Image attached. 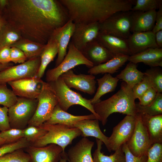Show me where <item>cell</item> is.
I'll return each instance as SVG.
<instances>
[{"label":"cell","instance_id":"obj_26","mask_svg":"<svg viewBox=\"0 0 162 162\" xmlns=\"http://www.w3.org/2000/svg\"><path fill=\"white\" fill-rule=\"evenodd\" d=\"M128 61L137 64L140 62L152 67L162 66V48H148L129 56Z\"/></svg>","mask_w":162,"mask_h":162},{"label":"cell","instance_id":"obj_31","mask_svg":"<svg viewBox=\"0 0 162 162\" xmlns=\"http://www.w3.org/2000/svg\"><path fill=\"white\" fill-rule=\"evenodd\" d=\"M45 45L22 38L12 44L10 47H16L21 50L28 60L40 57Z\"/></svg>","mask_w":162,"mask_h":162},{"label":"cell","instance_id":"obj_52","mask_svg":"<svg viewBox=\"0 0 162 162\" xmlns=\"http://www.w3.org/2000/svg\"><path fill=\"white\" fill-rule=\"evenodd\" d=\"M58 162H69L67 154L65 152L62 153L60 159Z\"/></svg>","mask_w":162,"mask_h":162},{"label":"cell","instance_id":"obj_55","mask_svg":"<svg viewBox=\"0 0 162 162\" xmlns=\"http://www.w3.org/2000/svg\"><path fill=\"white\" fill-rule=\"evenodd\" d=\"M6 144L5 141L4 139L2 138L0 136V147Z\"/></svg>","mask_w":162,"mask_h":162},{"label":"cell","instance_id":"obj_40","mask_svg":"<svg viewBox=\"0 0 162 162\" xmlns=\"http://www.w3.org/2000/svg\"><path fill=\"white\" fill-rule=\"evenodd\" d=\"M31 145L24 137L14 142L5 144L0 147V157L17 149L25 148Z\"/></svg>","mask_w":162,"mask_h":162},{"label":"cell","instance_id":"obj_54","mask_svg":"<svg viewBox=\"0 0 162 162\" xmlns=\"http://www.w3.org/2000/svg\"><path fill=\"white\" fill-rule=\"evenodd\" d=\"M6 23L5 21L4 18L1 16L0 17V31L3 26Z\"/></svg>","mask_w":162,"mask_h":162},{"label":"cell","instance_id":"obj_42","mask_svg":"<svg viewBox=\"0 0 162 162\" xmlns=\"http://www.w3.org/2000/svg\"><path fill=\"white\" fill-rule=\"evenodd\" d=\"M147 162H162V143L152 145L147 152Z\"/></svg>","mask_w":162,"mask_h":162},{"label":"cell","instance_id":"obj_53","mask_svg":"<svg viewBox=\"0 0 162 162\" xmlns=\"http://www.w3.org/2000/svg\"><path fill=\"white\" fill-rule=\"evenodd\" d=\"M12 66H13V64L10 63L4 64L0 63V71Z\"/></svg>","mask_w":162,"mask_h":162},{"label":"cell","instance_id":"obj_32","mask_svg":"<svg viewBox=\"0 0 162 162\" xmlns=\"http://www.w3.org/2000/svg\"><path fill=\"white\" fill-rule=\"evenodd\" d=\"M97 148L93 153L92 157L93 162H125L124 154L122 146L115 151V152L109 156L104 155L101 152L103 142L100 140L96 139Z\"/></svg>","mask_w":162,"mask_h":162},{"label":"cell","instance_id":"obj_7","mask_svg":"<svg viewBox=\"0 0 162 162\" xmlns=\"http://www.w3.org/2000/svg\"><path fill=\"white\" fill-rule=\"evenodd\" d=\"M37 99L18 97L16 103L8 109L11 128L24 129L34 116L38 104Z\"/></svg>","mask_w":162,"mask_h":162},{"label":"cell","instance_id":"obj_41","mask_svg":"<svg viewBox=\"0 0 162 162\" xmlns=\"http://www.w3.org/2000/svg\"><path fill=\"white\" fill-rule=\"evenodd\" d=\"M0 136L4 140L6 144L16 142L24 137L23 129L11 128L0 132Z\"/></svg>","mask_w":162,"mask_h":162},{"label":"cell","instance_id":"obj_1","mask_svg":"<svg viewBox=\"0 0 162 162\" xmlns=\"http://www.w3.org/2000/svg\"><path fill=\"white\" fill-rule=\"evenodd\" d=\"M1 16L22 38L44 45L69 20L66 8L57 0H8Z\"/></svg>","mask_w":162,"mask_h":162},{"label":"cell","instance_id":"obj_16","mask_svg":"<svg viewBox=\"0 0 162 162\" xmlns=\"http://www.w3.org/2000/svg\"><path fill=\"white\" fill-rule=\"evenodd\" d=\"M25 148L30 157L29 162H58L64 153L60 146L53 144L42 147L31 145Z\"/></svg>","mask_w":162,"mask_h":162},{"label":"cell","instance_id":"obj_14","mask_svg":"<svg viewBox=\"0 0 162 162\" xmlns=\"http://www.w3.org/2000/svg\"><path fill=\"white\" fill-rule=\"evenodd\" d=\"M60 76L70 88H74L90 95L93 94L95 92L96 81L94 75L83 74H76L70 70L63 74Z\"/></svg>","mask_w":162,"mask_h":162},{"label":"cell","instance_id":"obj_46","mask_svg":"<svg viewBox=\"0 0 162 162\" xmlns=\"http://www.w3.org/2000/svg\"><path fill=\"white\" fill-rule=\"evenodd\" d=\"M157 93L152 88L147 90L139 99L140 105L146 106L150 104L155 99Z\"/></svg>","mask_w":162,"mask_h":162},{"label":"cell","instance_id":"obj_43","mask_svg":"<svg viewBox=\"0 0 162 162\" xmlns=\"http://www.w3.org/2000/svg\"><path fill=\"white\" fill-rule=\"evenodd\" d=\"M152 88L151 82L148 76L145 74L143 80L132 88L135 99H139L148 89Z\"/></svg>","mask_w":162,"mask_h":162},{"label":"cell","instance_id":"obj_4","mask_svg":"<svg viewBox=\"0 0 162 162\" xmlns=\"http://www.w3.org/2000/svg\"><path fill=\"white\" fill-rule=\"evenodd\" d=\"M39 126L46 130L47 132L31 144L36 147L55 144L60 146L64 152L66 147L71 144L74 139L81 135V132L79 129L62 124H43Z\"/></svg>","mask_w":162,"mask_h":162},{"label":"cell","instance_id":"obj_56","mask_svg":"<svg viewBox=\"0 0 162 162\" xmlns=\"http://www.w3.org/2000/svg\"><path fill=\"white\" fill-rule=\"evenodd\" d=\"M1 16V12H0V16Z\"/></svg>","mask_w":162,"mask_h":162},{"label":"cell","instance_id":"obj_9","mask_svg":"<svg viewBox=\"0 0 162 162\" xmlns=\"http://www.w3.org/2000/svg\"><path fill=\"white\" fill-rule=\"evenodd\" d=\"M67 54L61 63L54 68L48 70L46 74L47 82L56 80L61 75L80 65H84L89 68L93 64L88 60L70 41Z\"/></svg>","mask_w":162,"mask_h":162},{"label":"cell","instance_id":"obj_27","mask_svg":"<svg viewBox=\"0 0 162 162\" xmlns=\"http://www.w3.org/2000/svg\"><path fill=\"white\" fill-rule=\"evenodd\" d=\"M129 56L124 54L115 55L105 63L89 68L88 73L93 75L100 74H113L128 61Z\"/></svg>","mask_w":162,"mask_h":162},{"label":"cell","instance_id":"obj_49","mask_svg":"<svg viewBox=\"0 0 162 162\" xmlns=\"http://www.w3.org/2000/svg\"><path fill=\"white\" fill-rule=\"evenodd\" d=\"M160 30H162V6L156 11L155 24L152 31L155 34Z\"/></svg>","mask_w":162,"mask_h":162},{"label":"cell","instance_id":"obj_47","mask_svg":"<svg viewBox=\"0 0 162 162\" xmlns=\"http://www.w3.org/2000/svg\"><path fill=\"white\" fill-rule=\"evenodd\" d=\"M8 108L0 107V131L2 132L8 130L11 128L8 115Z\"/></svg>","mask_w":162,"mask_h":162},{"label":"cell","instance_id":"obj_18","mask_svg":"<svg viewBox=\"0 0 162 162\" xmlns=\"http://www.w3.org/2000/svg\"><path fill=\"white\" fill-rule=\"evenodd\" d=\"M81 52L94 66L105 63L115 56L96 39L88 43Z\"/></svg>","mask_w":162,"mask_h":162},{"label":"cell","instance_id":"obj_24","mask_svg":"<svg viewBox=\"0 0 162 162\" xmlns=\"http://www.w3.org/2000/svg\"><path fill=\"white\" fill-rule=\"evenodd\" d=\"M132 11V32L152 30L155 24L156 10L146 12Z\"/></svg>","mask_w":162,"mask_h":162},{"label":"cell","instance_id":"obj_12","mask_svg":"<svg viewBox=\"0 0 162 162\" xmlns=\"http://www.w3.org/2000/svg\"><path fill=\"white\" fill-rule=\"evenodd\" d=\"M126 143L131 152L136 156L146 154L151 145L148 133L139 113H137L136 116L134 132Z\"/></svg>","mask_w":162,"mask_h":162},{"label":"cell","instance_id":"obj_50","mask_svg":"<svg viewBox=\"0 0 162 162\" xmlns=\"http://www.w3.org/2000/svg\"><path fill=\"white\" fill-rule=\"evenodd\" d=\"M155 40L159 48H162V30H160L155 34Z\"/></svg>","mask_w":162,"mask_h":162},{"label":"cell","instance_id":"obj_25","mask_svg":"<svg viewBox=\"0 0 162 162\" xmlns=\"http://www.w3.org/2000/svg\"><path fill=\"white\" fill-rule=\"evenodd\" d=\"M139 114L148 133L151 145L156 143H162V114L151 116Z\"/></svg>","mask_w":162,"mask_h":162},{"label":"cell","instance_id":"obj_13","mask_svg":"<svg viewBox=\"0 0 162 162\" xmlns=\"http://www.w3.org/2000/svg\"><path fill=\"white\" fill-rule=\"evenodd\" d=\"M36 76L8 82L14 94L19 97L37 99L44 82Z\"/></svg>","mask_w":162,"mask_h":162},{"label":"cell","instance_id":"obj_36","mask_svg":"<svg viewBox=\"0 0 162 162\" xmlns=\"http://www.w3.org/2000/svg\"><path fill=\"white\" fill-rule=\"evenodd\" d=\"M18 98L6 83L0 84V105L9 108L16 103Z\"/></svg>","mask_w":162,"mask_h":162},{"label":"cell","instance_id":"obj_23","mask_svg":"<svg viewBox=\"0 0 162 162\" xmlns=\"http://www.w3.org/2000/svg\"><path fill=\"white\" fill-rule=\"evenodd\" d=\"M98 119H88L82 120L76 123L74 128L79 129L81 132L82 137H94L101 140L105 145L109 152H111L108 142V137L101 131Z\"/></svg>","mask_w":162,"mask_h":162},{"label":"cell","instance_id":"obj_28","mask_svg":"<svg viewBox=\"0 0 162 162\" xmlns=\"http://www.w3.org/2000/svg\"><path fill=\"white\" fill-rule=\"evenodd\" d=\"M58 52L57 41L52 36L45 44L40 56V62L36 77L40 79L43 76L49 64L53 61Z\"/></svg>","mask_w":162,"mask_h":162},{"label":"cell","instance_id":"obj_30","mask_svg":"<svg viewBox=\"0 0 162 162\" xmlns=\"http://www.w3.org/2000/svg\"><path fill=\"white\" fill-rule=\"evenodd\" d=\"M144 75V73L137 69V64L129 62L116 77L125 82L129 87L132 88L135 86L141 81Z\"/></svg>","mask_w":162,"mask_h":162},{"label":"cell","instance_id":"obj_33","mask_svg":"<svg viewBox=\"0 0 162 162\" xmlns=\"http://www.w3.org/2000/svg\"><path fill=\"white\" fill-rule=\"evenodd\" d=\"M20 33L6 22L0 31V48L11 46L22 39Z\"/></svg>","mask_w":162,"mask_h":162},{"label":"cell","instance_id":"obj_17","mask_svg":"<svg viewBox=\"0 0 162 162\" xmlns=\"http://www.w3.org/2000/svg\"><path fill=\"white\" fill-rule=\"evenodd\" d=\"M75 24L69 20L64 25L56 29L52 35L56 40L58 46L55 67L61 63L67 54V49L74 30Z\"/></svg>","mask_w":162,"mask_h":162},{"label":"cell","instance_id":"obj_10","mask_svg":"<svg viewBox=\"0 0 162 162\" xmlns=\"http://www.w3.org/2000/svg\"><path fill=\"white\" fill-rule=\"evenodd\" d=\"M40 62V57H35L0 71V84L36 76Z\"/></svg>","mask_w":162,"mask_h":162},{"label":"cell","instance_id":"obj_22","mask_svg":"<svg viewBox=\"0 0 162 162\" xmlns=\"http://www.w3.org/2000/svg\"><path fill=\"white\" fill-rule=\"evenodd\" d=\"M98 119L93 114L84 116H75L62 110L58 104L55 107L50 118L44 124H57L74 128L77 122L85 119Z\"/></svg>","mask_w":162,"mask_h":162},{"label":"cell","instance_id":"obj_29","mask_svg":"<svg viewBox=\"0 0 162 162\" xmlns=\"http://www.w3.org/2000/svg\"><path fill=\"white\" fill-rule=\"evenodd\" d=\"M119 80L116 77H113L107 73L105 74L101 78L97 79L98 87L93 98L90 99L91 104H93L99 102L103 95L114 91Z\"/></svg>","mask_w":162,"mask_h":162},{"label":"cell","instance_id":"obj_51","mask_svg":"<svg viewBox=\"0 0 162 162\" xmlns=\"http://www.w3.org/2000/svg\"><path fill=\"white\" fill-rule=\"evenodd\" d=\"M8 3V0H0V11L1 13L3 10L7 6Z\"/></svg>","mask_w":162,"mask_h":162},{"label":"cell","instance_id":"obj_8","mask_svg":"<svg viewBox=\"0 0 162 162\" xmlns=\"http://www.w3.org/2000/svg\"><path fill=\"white\" fill-rule=\"evenodd\" d=\"M132 10L118 12L100 23V32L128 39L131 34Z\"/></svg>","mask_w":162,"mask_h":162},{"label":"cell","instance_id":"obj_37","mask_svg":"<svg viewBox=\"0 0 162 162\" xmlns=\"http://www.w3.org/2000/svg\"><path fill=\"white\" fill-rule=\"evenodd\" d=\"M24 148L17 149L0 157V162H29L30 157Z\"/></svg>","mask_w":162,"mask_h":162},{"label":"cell","instance_id":"obj_35","mask_svg":"<svg viewBox=\"0 0 162 162\" xmlns=\"http://www.w3.org/2000/svg\"><path fill=\"white\" fill-rule=\"evenodd\" d=\"M145 74L149 77L152 87L157 93L162 92V70L159 67H152L147 70Z\"/></svg>","mask_w":162,"mask_h":162},{"label":"cell","instance_id":"obj_44","mask_svg":"<svg viewBox=\"0 0 162 162\" xmlns=\"http://www.w3.org/2000/svg\"><path fill=\"white\" fill-rule=\"evenodd\" d=\"M122 149L125 155V162H147V153L140 156H135L130 151L126 143L122 145Z\"/></svg>","mask_w":162,"mask_h":162},{"label":"cell","instance_id":"obj_6","mask_svg":"<svg viewBox=\"0 0 162 162\" xmlns=\"http://www.w3.org/2000/svg\"><path fill=\"white\" fill-rule=\"evenodd\" d=\"M37 99L38 102L35 112L28 126H39L44 124L50 118L58 104L55 92L48 82H44Z\"/></svg>","mask_w":162,"mask_h":162},{"label":"cell","instance_id":"obj_45","mask_svg":"<svg viewBox=\"0 0 162 162\" xmlns=\"http://www.w3.org/2000/svg\"><path fill=\"white\" fill-rule=\"evenodd\" d=\"M10 58L11 62L15 64H21L28 60L24 52L14 46L11 47Z\"/></svg>","mask_w":162,"mask_h":162},{"label":"cell","instance_id":"obj_3","mask_svg":"<svg viewBox=\"0 0 162 162\" xmlns=\"http://www.w3.org/2000/svg\"><path fill=\"white\" fill-rule=\"evenodd\" d=\"M132 89L123 82L120 89L108 99L93 104L94 111L103 125L109 116L114 113L136 116V109Z\"/></svg>","mask_w":162,"mask_h":162},{"label":"cell","instance_id":"obj_48","mask_svg":"<svg viewBox=\"0 0 162 162\" xmlns=\"http://www.w3.org/2000/svg\"><path fill=\"white\" fill-rule=\"evenodd\" d=\"M10 46H5L0 48V63L6 64L11 62Z\"/></svg>","mask_w":162,"mask_h":162},{"label":"cell","instance_id":"obj_21","mask_svg":"<svg viewBox=\"0 0 162 162\" xmlns=\"http://www.w3.org/2000/svg\"><path fill=\"white\" fill-rule=\"evenodd\" d=\"M96 39L114 55H130L128 39L100 32Z\"/></svg>","mask_w":162,"mask_h":162},{"label":"cell","instance_id":"obj_34","mask_svg":"<svg viewBox=\"0 0 162 162\" xmlns=\"http://www.w3.org/2000/svg\"><path fill=\"white\" fill-rule=\"evenodd\" d=\"M136 113L154 116L162 114V94L157 93L154 100L150 104L142 106L136 104Z\"/></svg>","mask_w":162,"mask_h":162},{"label":"cell","instance_id":"obj_2","mask_svg":"<svg viewBox=\"0 0 162 162\" xmlns=\"http://www.w3.org/2000/svg\"><path fill=\"white\" fill-rule=\"evenodd\" d=\"M75 24L101 23L118 12L131 10L136 0H59Z\"/></svg>","mask_w":162,"mask_h":162},{"label":"cell","instance_id":"obj_38","mask_svg":"<svg viewBox=\"0 0 162 162\" xmlns=\"http://www.w3.org/2000/svg\"><path fill=\"white\" fill-rule=\"evenodd\" d=\"M162 6V0H136L131 10L146 12L158 9Z\"/></svg>","mask_w":162,"mask_h":162},{"label":"cell","instance_id":"obj_5","mask_svg":"<svg viewBox=\"0 0 162 162\" xmlns=\"http://www.w3.org/2000/svg\"><path fill=\"white\" fill-rule=\"evenodd\" d=\"M48 83L55 92L58 104L62 110L67 112L71 106L80 105L90 111L99 120V117L94 111L90 100L83 97L79 93L71 90L60 76L56 80Z\"/></svg>","mask_w":162,"mask_h":162},{"label":"cell","instance_id":"obj_15","mask_svg":"<svg viewBox=\"0 0 162 162\" xmlns=\"http://www.w3.org/2000/svg\"><path fill=\"white\" fill-rule=\"evenodd\" d=\"M71 42L81 52L90 42L96 39L100 32V23L75 24Z\"/></svg>","mask_w":162,"mask_h":162},{"label":"cell","instance_id":"obj_11","mask_svg":"<svg viewBox=\"0 0 162 162\" xmlns=\"http://www.w3.org/2000/svg\"><path fill=\"white\" fill-rule=\"evenodd\" d=\"M136 116L127 115L113 128L108 142L111 151H115L126 143L130 139L134 130Z\"/></svg>","mask_w":162,"mask_h":162},{"label":"cell","instance_id":"obj_39","mask_svg":"<svg viewBox=\"0 0 162 162\" xmlns=\"http://www.w3.org/2000/svg\"><path fill=\"white\" fill-rule=\"evenodd\" d=\"M24 137L31 144L44 135L47 132L46 130L34 126H28L23 129Z\"/></svg>","mask_w":162,"mask_h":162},{"label":"cell","instance_id":"obj_19","mask_svg":"<svg viewBox=\"0 0 162 162\" xmlns=\"http://www.w3.org/2000/svg\"><path fill=\"white\" fill-rule=\"evenodd\" d=\"M130 55L150 48H158L152 31L133 32L128 39Z\"/></svg>","mask_w":162,"mask_h":162},{"label":"cell","instance_id":"obj_20","mask_svg":"<svg viewBox=\"0 0 162 162\" xmlns=\"http://www.w3.org/2000/svg\"><path fill=\"white\" fill-rule=\"evenodd\" d=\"M94 142L83 137L67 154L69 162H93L91 151Z\"/></svg>","mask_w":162,"mask_h":162}]
</instances>
